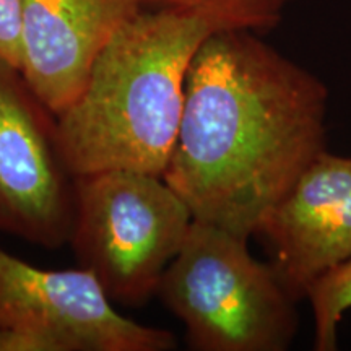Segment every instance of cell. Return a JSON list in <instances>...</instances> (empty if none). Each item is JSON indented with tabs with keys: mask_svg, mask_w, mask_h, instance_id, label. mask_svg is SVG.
<instances>
[{
	"mask_svg": "<svg viewBox=\"0 0 351 351\" xmlns=\"http://www.w3.org/2000/svg\"><path fill=\"white\" fill-rule=\"evenodd\" d=\"M330 93L249 32L212 33L189 67L163 179L197 221L249 239L327 150Z\"/></svg>",
	"mask_w": 351,
	"mask_h": 351,
	"instance_id": "6da1fadb",
	"label": "cell"
},
{
	"mask_svg": "<svg viewBox=\"0 0 351 351\" xmlns=\"http://www.w3.org/2000/svg\"><path fill=\"white\" fill-rule=\"evenodd\" d=\"M212 33L194 15L147 7L114 34L82 93L56 116L60 153L73 178L111 169L163 178L189 67Z\"/></svg>",
	"mask_w": 351,
	"mask_h": 351,
	"instance_id": "7a4b0ae2",
	"label": "cell"
},
{
	"mask_svg": "<svg viewBox=\"0 0 351 351\" xmlns=\"http://www.w3.org/2000/svg\"><path fill=\"white\" fill-rule=\"evenodd\" d=\"M249 239L194 219L156 295L184 324L195 351H287L300 317L296 300Z\"/></svg>",
	"mask_w": 351,
	"mask_h": 351,
	"instance_id": "3957f363",
	"label": "cell"
},
{
	"mask_svg": "<svg viewBox=\"0 0 351 351\" xmlns=\"http://www.w3.org/2000/svg\"><path fill=\"white\" fill-rule=\"evenodd\" d=\"M192 221L186 202L160 176L99 171L75 178L69 244L114 304L140 307L156 295Z\"/></svg>",
	"mask_w": 351,
	"mask_h": 351,
	"instance_id": "277c9868",
	"label": "cell"
},
{
	"mask_svg": "<svg viewBox=\"0 0 351 351\" xmlns=\"http://www.w3.org/2000/svg\"><path fill=\"white\" fill-rule=\"evenodd\" d=\"M73 215L75 178L60 153L56 116L0 57V232L57 249L69 244Z\"/></svg>",
	"mask_w": 351,
	"mask_h": 351,
	"instance_id": "5b68a950",
	"label": "cell"
},
{
	"mask_svg": "<svg viewBox=\"0 0 351 351\" xmlns=\"http://www.w3.org/2000/svg\"><path fill=\"white\" fill-rule=\"evenodd\" d=\"M0 327L54 332L75 351H171L176 337L114 307L85 269L46 270L0 247Z\"/></svg>",
	"mask_w": 351,
	"mask_h": 351,
	"instance_id": "8992f818",
	"label": "cell"
},
{
	"mask_svg": "<svg viewBox=\"0 0 351 351\" xmlns=\"http://www.w3.org/2000/svg\"><path fill=\"white\" fill-rule=\"evenodd\" d=\"M256 236L296 301L351 261V158L324 152L263 218Z\"/></svg>",
	"mask_w": 351,
	"mask_h": 351,
	"instance_id": "52a82bcc",
	"label": "cell"
},
{
	"mask_svg": "<svg viewBox=\"0 0 351 351\" xmlns=\"http://www.w3.org/2000/svg\"><path fill=\"white\" fill-rule=\"evenodd\" d=\"M143 0H21L20 72L57 116L82 93L96 57Z\"/></svg>",
	"mask_w": 351,
	"mask_h": 351,
	"instance_id": "ba28073f",
	"label": "cell"
},
{
	"mask_svg": "<svg viewBox=\"0 0 351 351\" xmlns=\"http://www.w3.org/2000/svg\"><path fill=\"white\" fill-rule=\"evenodd\" d=\"M296 0H143L145 7L168 8L204 20L213 33L249 32L265 36L282 23Z\"/></svg>",
	"mask_w": 351,
	"mask_h": 351,
	"instance_id": "9c48e42d",
	"label": "cell"
},
{
	"mask_svg": "<svg viewBox=\"0 0 351 351\" xmlns=\"http://www.w3.org/2000/svg\"><path fill=\"white\" fill-rule=\"evenodd\" d=\"M314 319V350L339 348V327L351 311V261L328 270L307 291Z\"/></svg>",
	"mask_w": 351,
	"mask_h": 351,
	"instance_id": "30bf717a",
	"label": "cell"
},
{
	"mask_svg": "<svg viewBox=\"0 0 351 351\" xmlns=\"http://www.w3.org/2000/svg\"><path fill=\"white\" fill-rule=\"evenodd\" d=\"M0 351H75L54 332L29 327H0Z\"/></svg>",
	"mask_w": 351,
	"mask_h": 351,
	"instance_id": "8fae6325",
	"label": "cell"
},
{
	"mask_svg": "<svg viewBox=\"0 0 351 351\" xmlns=\"http://www.w3.org/2000/svg\"><path fill=\"white\" fill-rule=\"evenodd\" d=\"M20 5L21 0H0V57L20 69Z\"/></svg>",
	"mask_w": 351,
	"mask_h": 351,
	"instance_id": "7c38bea8",
	"label": "cell"
}]
</instances>
